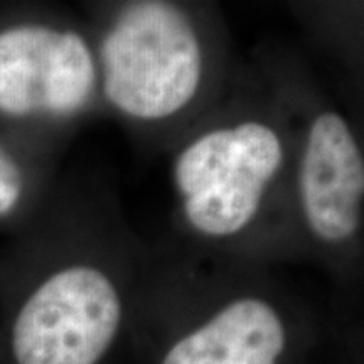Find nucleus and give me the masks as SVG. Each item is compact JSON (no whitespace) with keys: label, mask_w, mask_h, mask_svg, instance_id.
<instances>
[{"label":"nucleus","mask_w":364,"mask_h":364,"mask_svg":"<svg viewBox=\"0 0 364 364\" xmlns=\"http://www.w3.org/2000/svg\"><path fill=\"white\" fill-rule=\"evenodd\" d=\"M297 203L307 233L321 248L358 243L364 215V157L348 120L332 108L309 118L295 162Z\"/></svg>","instance_id":"nucleus-5"},{"label":"nucleus","mask_w":364,"mask_h":364,"mask_svg":"<svg viewBox=\"0 0 364 364\" xmlns=\"http://www.w3.org/2000/svg\"><path fill=\"white\" fill-rule=\"evenodd\" d=\"M295 339L292 318L277 300L241 292L172 336L157 364H287Z\"/></svg>","instance_id":"nucleus-6"},{"label":"nucleus","mask_w":364,"mask_h":364,"mask_svg":"<svg viewBox=\"0 0 364 364\" xmlns=\"http://www.w3.org/2000/svg\"><path fill=\"white\" fill-rule=\"evenodd\" d=\"M287 162L284 132L265 115H238L198 132L172 162L182 221L203 240L241 238L263 216Z\"/></svg>","instance_id":"nucleus-2"},{"label":"nucleus","mask_w":364,"mask_h":364,"mask_svg":"<svg viewBox=\"0 0 364 364\" xmlns=\"http://www.w3.org/2000/svg\"><path fill=\"white\" fill-rule=\"evenodd\" d=\"M14 169H2V166H0V177L2 176H9V174H14Z\"/></svg>","instance_id":"nucleus-7"},{"label":"nucleus","mask_w":364,"mask_h":364,"mask_svg":"<svg viewBox=\"0 0 364 364\" xmlns=\"http://www.w3.org/2000/svg\"><path fill=\"white\" fill-rule=\"evenodd\" d=\"M100 95L118 115L166 124L189 110L209 80V48L188 9L139 0L115 9L95 48Z\"/></svg>","instance_id":"nucleus-1"},{"label":"nucleus","mask_w":364,"mask_h":364,"mask_svg":"<svg viewBox=\"0 0 364 364\" xmlns=\"http://www.w3.org/2000/svg\"><path fill=\"white\" fill-rule=\"evenodd\" d=\"M129 322V294L105 263L78 262L48 277L14 318L16 364H103Z\"/></svg>","instance_id":"nucleus-3"},{"label":"nucleus","mask_w":364,"mask_h":364,"mask_svg":"<svg viewBox=\"0 0 364 364\" xmlns=\"http://www.w3.org/2000/svg\"><path fill=\"white\" fill-rule=\"evenodd\" d=\"M97 91V54L80 33L39 24L0 33V113L70 117Z\"/></svg>","instance_id":"nucleus-4"}]
</instances>
